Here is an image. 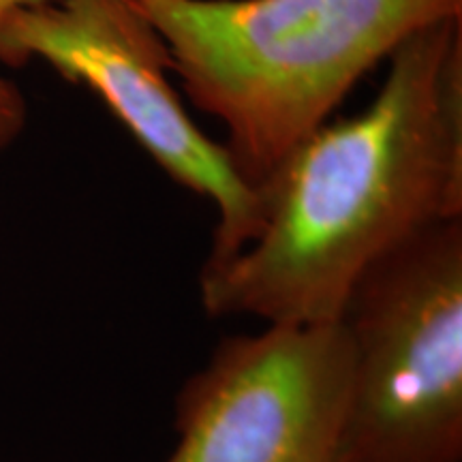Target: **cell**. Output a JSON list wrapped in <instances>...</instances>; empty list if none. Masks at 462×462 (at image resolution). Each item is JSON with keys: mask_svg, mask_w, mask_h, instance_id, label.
I'll list each match as a JSON object with an SVG mask.
<instances>
[{"mask_svg": "<svg viewBox=\"0 0 462 462\" xmlns=\"http://www.w3.org/2000/svg\"><path fill=\"white\" fill-rule=\"evenodd\" d=\"M338 319L351 394L337 462H462V218L379 259Z\"/></svg>", "mask_w": 462, "mask_h": 462, "instance_id": "3", "label": "cell"}, {"mask_svg": "<svg viewBox=\"0 0 462 462\" xmlns=\"http://www.w3.org/2000/svg\"><path fill=\"white\" fill-rule=\"evenodd\" d=\"M43 0H0V24L11 11L24 5H37ZM28 123V103L24 92L11 82V79L0 71V152L20 140Z\"/></svg>", "mask_w": 462, "mask_h": 462, "instance_id": "6", "label": "cell"}, {"mask_svg": "<svg viewBox=\"0 0 462 462\" xmlns=\"http://www.w3.org/2000/svg\"><path fill=\"white\" fill-rule=\"evenodd\" d=\"M257 195L255 236L199 273L210 317L337 321L379 259L462 218V17L409 37L371 106L310 133Z\"/></svg>", "mask_w": 462, "mask_h": 462, "instance_id": "1", "label": "cell"}, {"mask_svg": "<svg viewBox=\"0 0 462 462\" xmlns=\"http://www.w3.org/2000/svg\"><path fill=\"white\" fill-rule=\"evenodd\" d=\"M43 62L106 103L173 182L217 208L201 268L234 257L259 227V195L184 109L163 39L133 0H43L0 24V65Z\"/></svg>", "mask_w": 462, "mask_h": 462, "instance_id": "4", "label": "cell"}, {"mask_svg": "<svg viewBox=\"0 0 462 462\" xmlns=\"http://www.w3.org/2000/svg\"><path fill=\"white\" fill-rule=\"evenodd\" d=\"M171 75L225 129L251 189L328 123L354 86L462 0H133Z\"/></svg>", "mask_w": 462, "mask_h": 462, "instance_id": "2", "label": "cell"}, {"mask_svg": "<svg viewBox=\"0 0 462 462\" xmlns=\"http://www.w3.org/2000/svg\"><path fill=\"white\" fill-rule=\"evenodd\" d=\"M349 394L340 319L227 337L178 392L165 462H337Z\"/></svg>", "mask_w": 462, "mask_h": 462, "instance_id": "5", "label": "cell"}]
</instances>
